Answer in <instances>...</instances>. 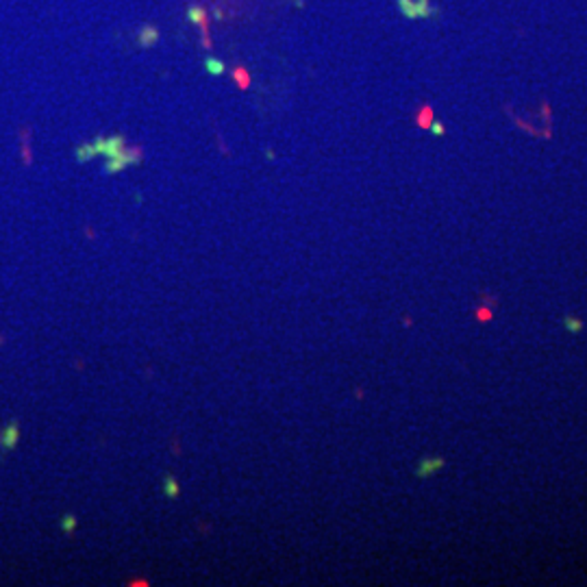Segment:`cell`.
<instances>
[{"label": "cell", "mask_w": 587, "mask_h": 587, "mask_svg": "<svg viewBox=\"0 0 587 587\" xmlns=\"http://www.w3.org/2000/svg\"><path fill=\"white\" fill-rule=\"evenodd\" d=\"M398 9L404 18L409 20H418V3L416 0H398Z\"/></svg>", "instance_id": "6"}, {"label": "cell", "mask_w": 587, "mask_h": 587, "mask_svg": "<svg viewBox=\"0 0 587 587\" xmlns=\"http://www.w3.org/2000/svg\"><path fill=\"white\" fill-rule=\"evenodd\" d=\"M429 128L433 130L435 135H441V133H444V126H441L439 122H431V126H429Z\"/></svg>", "instance_id": "11"}, {"label": "cell", "mask_w": 587, "mask_h": 587, "mask_svg": "<svg viewBox=\"0 0 587 587\" xmlns=\"http://www.w3.org/2000/svg\"><path fill=\"white\" fill-rule=\"evenodd\" d=\"M100 152V155L107 157V165L105 170L109 174H115L120 170H124L126 165L130 163H140L142 161V148H124V137L115 135V137H98L94 144H85V146H78L76 157L78 161H89V159Z\"/></svg>", "instance_id": "1"}, {"label": "cell", "mask_w": 587, "mask_h": 587, "mask_svg": "<svg viewBox=\"0 0 587 587\" xmlns=\"http://www.w3.org/2000/svg\"><path fill=\"white\" fill-rule=\"evenodd\" d=\"M76 524H78V520H76L74 516H72V513H68V516H63V518H61V528H63L65 533H72V531L76 528Z\"/></svg>", "instance_id": "10"}, {"label": "cell", "mask_w": 587, "mask_h": 587, "mask_svg": "<svg viewBox=\"0 0 587 587\" xmlns=\"http://www.w3.org/2000/svg\"><path fill=\"white\" fill-rule=\"evenodd\" d=\"M18 439H20V426L16 422H9L5 426V431L0 433V446H3V450H13V448L18 446Z\"/></svg>", "instance_id": "3"}, {"label": "cell", "mask_w": 587, "mask_h": 587, "mask_svg": "<svg viewBox=\"0 0 587 587\" xmlns=\"http://www.w3.org/2000/svg\"><path fill=\"white\" fill-rule=\"evenodd\" d=\"M213 20H217V22H220V20H224V18H222V11H220V9H215V11H213Z\"/></svg>", "instance_id": "12"}, {"label": "cell", "mask_w": 587, "mask_h": 587, "mask_svg": "<svg viewBox=\"0 0 587 587\" xmlns=\"http://www.w3.org/2000/svg\"><path fill=\"white\" fill-rule=\"evenodd\" d=\"M157 41H159V28L152 26V24H144L140 28V33H137V43H140L142 48H150V46H155Z\"/></svg>", "instance_id": "4"}, {"label": "cell", "mask_w": 587, "mask_h": 587, "mask_svg": "<svg viewBox=\"0 0 587 587\" xmlns=\"http://www.w3.org/2000/svg\"><path fill=\"white\" fill-rule=\"evenodd\" d=\"M431 120H433V111H431V107H424L422 111H420V115H418V124H420V126H424V128H429V126H431Z\"/></svg>", "instance_id": "9"}, {"label": "cell", "mask_w": 587, "mask_h": 587, "mask_svg": "<svg viewBox=\"0 0 587 587\" xmlns=\"http://www.w3.org/2000/svg\"><path fill=\"white\" fill-rule=\"evenodd\" d=\"M205 70L209 72V74H213V76H220V74H224V63L220 59H215V57H207V59H205Z\"/></svg>", "instance_id": "7"}, {"label": "cell", "mask_w": 587, "mask_h": 587, "mask_svg": "<svg viewBox=\"0 0 587 587\" xmlns=\"http://www.w3.org/2000/svg\"><path fill=\"white\" fill-rule=\"evenodd\" d=\"M292 3H294L296 7H302V5H304V3H302V0H292Z\"/></svg>", "instance_id": "13"}, {"label": "cell", "mask_w": 587, "mask_h": 587, "mask_svg": "<svg viewBox=\"0 0 587 587\" xmlns=\"http://www.w3.org/2000/svg\"><path fill=\"white\" fill-rule=\"evenodd\" d=\"M163 489H165V496H168V498H176V496L180 494L178 483L174 481L172 476H165V478H163Z\"/></svg>", "instance_id": "8"}, {"label": "cell", "mask_w": 587, "mask_h": 587, "mask_svg": "<svg viewBox=\"0 0 587 587\" xmlns=\"http://www.w3.org/2000/svg\"><path fill=\"white\" fill-rule=\"evenodd\" d=\"M187 20L194 22L196 26H200V46L205 50H211V33H209V18H207V9L200 5H192L187 9Z\"/></svg>", "instance_id": "2"}, {"label": "cell", "mask_w": 587, "mask_h": 587, "mask_svg": "<svg viewBox=\"0 0 587 587\" xmlns=\"http://www.w3.org/2000/svg\"><path fill=\"white\" fill-rule=\"evenodd\" d=\"M231 76H233V81L237 83L239 89H248V87H250V74H248V70H246V68H242V65H237Z\"/></svg>", "instance_id": "5"}]
</instances>
